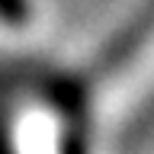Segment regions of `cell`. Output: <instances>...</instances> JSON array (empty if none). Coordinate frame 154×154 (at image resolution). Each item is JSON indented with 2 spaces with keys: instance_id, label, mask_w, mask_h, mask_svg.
I'll return each instance as SVG.
<instances>
[{
  "instance_id": "obj_1",
  "label": "cell",
  "mask_w": 154,
  "mask_h": 154,
  "mask_svg": "<svg viewBox=\"0 0 154 154\" xmlns=\"http://www.w3.org/2000/svg\"><path fill=\"white\" fill-rule=\"evenodd\" d=\"M32 13L29 7V0H0V19L7 23V26H23Z\"/></svg>"
}]
</instances>
